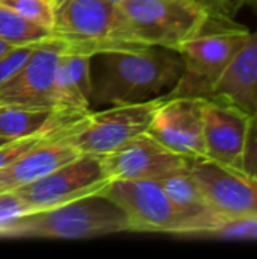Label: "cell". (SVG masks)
I'll list each match as a JSON object with an SVG mask.
<instances>
[{
  "label": "cell",
  "mask_w": 257,
  "mask_h": 259,
  "mask_svg": "<svg viewBox=\"0 0 257 259\" xmlns=\"http://www.w3.org/2000/svg\"><path fill=\"white\" fill-rule=\"evenodd\" d=\"M211 97L232 102L250 115H257V27L250 32Z\"/></svg>",
  "instance_id": "cell-16"
},
{
  "label": "cell",
  "mask_w": 257,
  "mask_h": 259,
  "mask_svg": "<svg viewBox=\"0 0 257 259\" xmlns=\"http://www.w3.org/2000/svg\"><path fill=\"white\" fill-rule=\"evenodd\" d=\"M158 182L162 185L173 205L189 223V234L186 237L194 238L200 232L215 226L223 219V215L208 202L188 165L159 178Z\"/></svg>",
  "instance_id": "cell-17"
},
{
  "label": "cell",
  "mask_w": 257,
  "mask_h": 259,
  "mask_svg": "<svg viewBox=\"0 0 257 259\" xmlns=\"http://www.w3.org/2000/svg\"><path fill=\"white\" fill-rule=\"evenodd\" d=\"M118 6L141 44L173 50L215 17L201 0H124Z\"/></svg>",
  "instance_id": "cell-5"
},
{
  "label": "cell",
  "mask_w": 257,
  "mask_h": 259,
  "mask_svg": "<svg viewBox=\"0 0 257 259\" xmlns=\"http://www.w3.org/2000/svg\"><path fill=\"white\" fill-rule=\"evenodd\" d=\"M118 232H132L126 212L109 197L92 194L61 206L24 214L5 237L79 240Z\"/></svg>",
  "instance_id": "cell-3"
},
{
  "label": "cell",
  "mask_w": 257,
  "mask_h": 259,
  "mask_svg": "<svg viewBox=\"0 0 257 259\" xmlns=\"http://www.w3.org/2000/svg\"><path fill=\"white\" fill-rule=\"evenodd\" d=\"M105 2H108V3H112V5H117V6H118V5H120L121 2H124V0H105Z\"/></svg>",
  "instance_id": "cell-29"
},
{
  "label": "cell",
  "mask_w": 257,
  "mask_h": 259,
  "mask_svg": "<svg viewBox=\"0 0 257 259\" xmlns=\"http://www.w3.org/2000/svg\"><path fill=\"white\" fill-rule=\"evenodd\" d=\"M11 141H14V140H6V138H2V137H0V146H3V144H6V143H11Z\"/></svg>",
  "instance_id": "cell-30"
},
{
  "label": "cell",
  "mask_w": 257,
  "mask_h": 259,
  "mask_svg": "<svg viewBox=\"0 0 257 259\" xmlns=\"http://www.w3.org/2000/svg\"><path fill=\"white\" fill-rule=\"evenodd\" d=\"M129 217L132 232H165L186 237L189 223L155 179L111 181L100 193Z\"/></svg>",
  "instance_id": "cell-7"
},
{
  "label": "cell",
  "mask_w": 257,
  "mask_h": 259,
  "mask_svg": "<svg viewBox=\"0 0 257 259\" xmlns=\"http://www.w3.org/2000/svg\"><path fill=\"white\" fill-rule=\"evenodd\" d=\"M183 73L177 50L159 46L105 50L91 56V111L167 96Z\"/></svg>",
  "instance_id": "cell-1"
},
{
  "label": "cell",
  "mask_w": 257,
  "mask_h": 259,
  "mask_svg": "<svg viewBox=\"0 0 257 259\" xmlns=\"http://www.w3.org/2000/svg\"><path fill=\"white\" fill-rule=\"evenodd\" d=\"M194 238L223 241H257V217H223L215 226L200 232Z\"/></svg>",
  "instance_id": "cell-20"
},
{
  "label": "cell",
  "mask_w": 257,
  "mask_h": 259,
  "mask_svg": "<svg viewBox=\"0 0 257 259\" xmlns=\"http://www.w3.org/2000/svg\"><path fill=\"white\" fill-rule=\"evenodd\" d=\"M215 17L218 18H233L239 6H236L230 0H201Z\"/></svg>",
  "instance_id": "cell-26"
},
{
  "label": "cell",
  "mask_w": 257,
  "mask_h": 259,
  "mask_svg": "<svg viewBox=\"0 0 257 259\" xmlns=\"http://www.w3.org/2000/svg\"><path fill=\"white\" fill-rule=\"evenodd\" d=\"M230 2H233L236 6H242V5H250V6H256L257 8V0H230Z\"/></svg>",
  "instance_id": "cell-27"
},
{
  "label": "cell",
  "mask_w": 257,
  "mask_h": 259,
  "mask_svg": "<svg viewBox=\"0 0 257 259\" xmlns=\"http://www.w3.org/2000/svg\"><path fill=\"white\" fill-rule=\"evenodd\" d=\"M0 5L41 26L53 27L52 0H0Z\"/></svg>",
  "instance_id": "cell-21"
},
{
  "label": "cell",
  "mask_w": 257,
  "mask_h": 259,
  "mask_svg": "<svg viewBox=\"0 0 257 259\" xmlns=\"http://www.w3.org/2000/svg\"><path fill=\"white\" fill-rule=\"evenodd\" d=\"M29 212L30 209L15 191L0 193V237H5L14 223Z\"/></svg>",
  "instance_id": "cell-22"
},
{
  "label": "cell",
  "mask_w": 257,
  "mask_h": 259,
  "mask_svg": "<svg viewBox=\"0 0 257 259\" xmlns=\"http://www.w3.org/2000/svg\"><path fill=\"white\" fill-rule=\"evenodd\" d=\"M62 47L56 39L36 46L26 64L0 85V105L53 108V85Z\"/></svg>",
  "instance_id": "cell-12"
},
{
  "label": "cell",
  "mask_w": 257,
  "mask_h": 259,
  "mask_svg": "<svg viewBox=\"0 0 257 259\" xmlns=\"http://www.w3.org/2000/svg\"><path fill=\"white\" fill-rule=\"evenodd\" d=\"M250 30L233 18L214 17L204 29L179 47L183 73L167 97H211Z\"/></svg>",
  "instance_id": "cell-4"
},
{
  "label": "cell",
  "mask_w": 257,
  "mask_h": 259,
  "mask_svg": "<svg viewBox=\"0 0 257 259\" xmlns=\"http://www.w3.org/2000/svg\"><path fill=\"white\" fill-rule=\"evenodd\" d=\"M188 168L218 214L223 217H257V178L208 158L189 159Z\"/></svg>",
  "instance_id": "cell-9"
},
{
  "label": "cell",
  "mask_w": 257,
  "mask_h": 259,
  "mask_svg": "<svg viewBox=\"0 0 257 259\" xmlns=\"http://www.w3.org/2000/svg\"><path fill=\"white\" fill-rule=\"evenodd\" d=\"M101 158L105 173L111 181L117 179H155L183 168L188 165V158L177 155L150 134H141Z\"/></svg>",
  "instance_id": "cell-13"
},
{
  "label": "cell",
  "mask_w": 257,
  "mask_h": 259,
  "mask_svg": "<svg viewBox=\"0 0 257 259\" xmlns=\"http://www.w3.org/2000/svg\"><path fill=\"white\" fill-rule=\"evenodd\" d=\"M242 171L257 178V115H251L242 158Z\"/></svg>",
  "instance_id": "cell-25"
},
{
  "label": "cell",
  "mask_w": 257,
  "mask_h": 259,
  "mask_svg": "<svg viewBox=\"0 0 257 259\" xmlns=\"http://www.w3.org/2000/svg\"><path fill=\"white\" fill-rule=\"evenodd\" d=\"M65 134L53 135L23 153L0 170V193L17 191L76 159L80 153L67 141Z\"/></svg>",
  "instance_id": "cell-14"
},
{
  "label": "cell",
  "mask_w": 257,
  "mask_h": 259,
  "mask_svg": "<svg viewBox=\"0 0 257 259\" xmlns=\"http://www.w3.org/2000/svg\"><path fill=\"white\" fill-rule=\"evenodd\" d=\"M109 182L111 179L105 173L100 156L79 155L76 159L15 193L30 212H35L100 194Z\"/></svg>",
  "instance_id": "cell-8"
},
{
  "label": "cell",
  "mask_w": 257,
  "mask_h": 259,
  "mask_svg": "<svg viewBox=\"0 0 257 259\" xmlns=\"http://www.w3.org/2000/svg\"><path fill=\"white\" fill-rule=\"evenodd\" d=\"M91 56L61 53L53 85L55 109L88 114L91 112Z\"/></svg>",
  "instance_id": "cell-18"
},
{
  "label": "cell",
  "mask_w": 257,
  "mask_h": 259,
  "mask_svg": "<svg viewBox=\"0 0 257 259\" xmlns=\"http://www.w3.org/2000/svg\"><path fill=\"white\" fill-rule=\"evenodd\" d=\"M36 46L14 47L0 56V85L6 82L12 74H15L29 59Z\"/></svg>",
  "instance_id": "cell-24"
},
{
  "label": "cell",
  "mask_w": 257,
  "mask_h": 259,
  "mask_svg": "<svg viewBox=\"0 0 257 259\" xmlns=\"http://www.w3.org/2000/svg\"><path fill=\"white\" fill-rule=\"evenodd\" d=\"M0 39L14 47L39 46L53 39V32L0 5Z\"/></svg>",
  "instance_id": "cell-19"
},
{
  "label": "cell",
  "mask_w": 257,
  "mask_h": 259,
  "mask_svg": "<svg viewBox=\"0 0 257 259\" xmlns=\"http://www.w3.org/2000/svg\"><path fill=\"white\" fill-rule=\"evenodd\" d=\"M53 39L62 53L95 55L142 47L120 6L105 0H52Z\"/></svg>",
  "instance_id": "cell-2"
},
{
  "label": "cell",
  "mask_w": 257,
  "mask_h": 259,
  "mask_svg": "<svg viewBox=\"0 0 257 259\" xmlns=\"http://www.w3.org/2000/svg\"><path fill=\"white\" fill-rule=\"evenodd\" d=\"M206 97H164L148 132L168 150L188 159L206 158L203 105Z\"/></svg>",
  "instance_id": "cell-10"
},
{
  "label": "cell",
  "mask_w": 257,
  "mask_h": 259,
  "mask_svg": "<svg viewBox=\"0 0 257 259\" xmlns=\"http://www.w3.org/2000/svg\"><path fill=\"white\" fill-rule=\"evenodd\" d=\"M251 115L232 102L206 97L203 105V135L206 158L235 170H242V158Z\"/></svg>",
  "instance_id": "cell-11"
},
{
  "label": "cell",
  "mask_w": 257,
  "mask_h": 259,
  "mask_svg": "<svg viewBox=\"0 0 257 259\" xmlns=\"http://www.w3.org/2000/svg\"><path fill=\"white\" fill-rule=\"evenodd\" d=\"M11 49H14V46H11V44H8V42H5V41L0 39V56L3 53H6L8 50H11Z\"/></svg>",
  "instance_id": "cell-28"
},
{
  "label": "cell",
  "mask_w": 257,
  "mask_h": 259,
  "mask_svg": "<svg viewBox=\"0 0 257 259\" xmlns=\"http://www.w3.org/2000/svg\"><path fill=\"white\" fill-rule=\"evenodd\" d=\"M85 115L86 114L65 112L53 108L0 105V137L6 140H21L35 135L67 134Z\"/></svg>",
  "instance_id": "cell-15"
},
{
  "label": "cell",
  "mask_w": 257,
  "mask_h": 259,
  "mask_svg": "<svg viewBox=\"0 0 257 259\" xmlns=\"http://www.w3.org/2000/svg\"><path fill=\"white\" fill-rule=\"evenodd\" d=\"M56 135H59V134H56ZM50 137H53V135H35V137H27V138H21V140H14L11 143L0 146V170Z\"/></svg>",
  "instance_id": "cell-23"
},
{
  "label": "cell",
  "mask_w": 257,
  "mask_h": 259,
  "mask_svg": "<svg viewBox=\"0 0 257 259\" xmlns=\"http://www.w3.org/2000/svg\"><path fill=\"white\" fill-rule=\"evenodd\" d=\"M164 97L91 111L64 137L80 155L105 156L135 137L148 132Z\"/></svg>",
  "instance_id": "cell-6"
}]
</instances>
